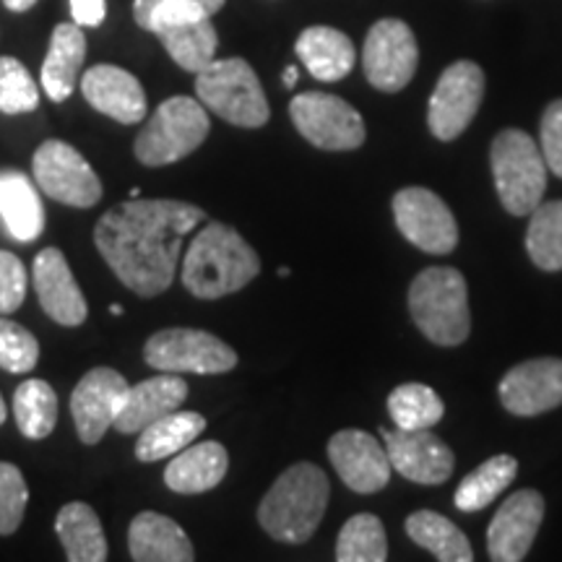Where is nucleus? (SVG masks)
Here are the masks:
<instances>
[{
    "mask_svg": "<svg viewBox=\"0 0 562 562\" xmlns=\"http://www.w3.org/2000/svg\"><path fill=\"white\" fill-rule=\"evenodd\" d=\"M206 211L175 199H133L112 206L97 222L94 245L112 273L138 297L170 290L188 232Z\"/></svg>",
    "mask_w": 562,
    "mask_h": 562,
    "instance_id": "obj_1",
    "label": "nucleus"
},
{
    "mask_svg": "<svg viewBox=\"0 0 562 562\" xmlns=\"http://www.w3.org/2000/svg\"><path fill=\"white\" fill-rule=\"evenodd\" d=\"M261 273V258L227 224L209 222L182 261V284L199 300H220L240 292Z\"/></svg>",
    "mask_w": 562,
    "mask_h": 562,
    "instance_id": "obj_2",
    "label": "nucleus"
},
{
    "mask_svg": "<svg viewBox=\"0 0 562 562\" xmlns=\"http://www.w3.org/2000/svg\"><path fill=\"white\" fill-rule=\"evenodd\" d=\"M328 476L315 463H294L273 482L266 497L258 505V524L269 537L284 544H302L318 531L326 516Z\"/></svg>",
    "mask_w": 562,
    "mask_h": 562,
    "instance_id": "obj_3",
    "label": "nucleus"
},
{
    "mask_svg": "<svg viewBox=\"0 0 562 562\" xmlns=\"http://www.w3.org/2000/svg\"><path fill=\"white\" fill-rule=\"evenodd\" d=\"M409 313L422 334L438 347H459L472 331L467 279L451 266H430L409 286Z\"/></svg>",
    "mask_w": 562,
    "mask_h": 562,
    "instance_id": "obj_4",
    "label": "nucleus"
},
{
    "mask_svg": "<svg viewBox=\"0 0 562 562\" xmlns=\"http://www.w3.org/2000/svg\"><path fill=\"white\" fill-rule=\"evenodd\" d=\"M492 178L497 199L513 216H529L547 191V161L526 131L505 128L492 140Z\"/></svg>",
    "mask_w": 562,
    "mask_h": 562,
    "instance_id": "obj_5",
    "label": "nucleus"
},
{
    "mask_svg": "<svg viewBox=\"0 0 562 562\" xmlns=\"http://www.w3.org/2000/svg\"><path fill=\"white\" fill-rule=\"evenodd\" d=\"M195 94L203 108L237 128H261L271 117L261 81L243 58L209 63L195 74Z\"/></svg>",
    "mask_w": 562,
    "mask_h": 562,
    "instance_id": "obj_6",
    "label": "nucleus"
},
{
    "mask_svg": "<svg viewBox=\"0 0 562 562\" xmlns=\"http://www.w3.org/2000/svg\"><path fill=\"white\" fill-rule=\"evenodd\" d=\"M211 121L206 108L193 97H170L154 110L138 133L136 159L146 167H165L193 154L206 140Z\"/></svg>",
    "mask_w": 562,
    "mask_h": 562,
    "instance_id": "obj_7",
    "label": "nucleus"
},
{
    "mask_svg": "<svg viewBox=\"0 0 562 562\" xmlns=\"http://www.w3.org/2000/svg\"><path fill=\"white\" fill-rule=\"evenodd\" d=\"M144 360L159 372L220 375L237 368V351L201 328H165L146 341Z\"/></svg>",
    "mask_w": 562,
    "mask_h": 562,
    "instance_id": "obj_8",
    "label": "nucleus"
},
{
    "mask_svg": "<svg viewBox=\"0 0 562 562\" xmlns=\"http://www.w3.org/2000/svg\"><path fill=\"white\" fill-rule=\"evenodd\" d=\"M290 115L300 136L323 151H355L368 138L362 115L326 91H305L290 102Z\"/></svg>",
    "mask_w": 562,
    "mask_h": 562,
    "instance_id": "obj_9",
    "label": "nucleus"
},
{
    "mask_svg": "<svg viewBox=\"0 0 562 562\" xmlns=\"http://www.w3.org/2000/svg\"><path fill=\"white\" fill-rule=\"evenodd\" d=\"M34 180L42 193L76 209H91L102 199V180L81 151L66 140H45L34 151Z\"/></svg>",
    "mask_w": 562,
    "mask_h": 562,
    "instance_id": "obj_10",
    "label": "nucleus"
},
{
    "mask_svg": "<svg viewBox=\"0 0 562 562\" xmlns=\"http://www.w3.org/2000/svg\"><path fill=\"white\" fill-rule=\"evenodd\" d=\"M417 66V40L402 19H381L370 26L362 47V68L372 87L385 94H396L409 87Z\"/></svg>",
    "mask_w": 562,
    "mask_h": 562,
    "instance_id": "obj_11",
    "label": "nucleus"
},
{
    "mask_svg": "<svg viewBox=\"0 0 562 562\" xmlns=\"http://www.w3.org/2000/svg\"><path fill=\"white\" fill-rule=\"evenodd\" d=\"M484 100V70L472 60L451 63L435 83L427 125L438 140H453L474 121Z\"/></svg>",
    "mask_w": 562,
    "mask_h": 562,
    "instance_id": "obj_12",
    "label": "nucleus"
},
{
    "mask_svg": "<svg viewBox=\"0 0 562 562\" xmlns=\"http://www.w3.org/2000/svg\"><path fill=\"white\" fill-rule=\"evenodd\" d=\"M393 220L412 245L430 256H448L459 245V224L438 193L427 188H404L393 195Z\"/></svg>",
    "mask_w": 562,
    "mask_h": 562,
    "instance_id": "obj_13",
    "label": "nucleus"
},
{
    "mask_svg": "<svg viewBox=\"0 0 562 562\" xmlns=\"http://www.w3.org/2000/svg\"><path fill=\"white\" fill-rule=\"evenodd\" d=\"M128 389V381L112 368H94L81 378L70 396V414L81 442L94 446L108 435L110 427H115Z\"/></svg>",
    "mask_w": 562,
    "mask_h": 562,
    "instance_id": "obj_14",
    "label": "nucleus"
},
{
    "mask_svg": "<svg viewBox=\"0 0 562 562\" xmlns=\"http://www.w3.org/2000/svg\"><path fill=\"white\" fill-rule=\"evenodd\" d=\"M501 402L516 417H537L562 404V360L539 357L510 368L503 375Z\"/></svg>",
    "mask_w": 562,
    "mask_h": 562,
    "instance_id": "obj_15",
    "label": "nucleus"
},
{
    "mask_svg": "<svg viewBox=\"0 0 562 562\" xmlns=\"http://www.w3.org/2000/svg\"><path fill=\"white\" fill-rule=\"evenodd\" d=\"M391 467L404 480L417 484H442L451 480L456 456L430 430H381Z\"/></svg>",
    "mask_w": 562,
    "mask_h": 562,
    "instance_id": "obj_16",
    "label": "nucleus"
},
{
    "mask_svg": "<svg viewBox=\"0 0 562 562\" xmlns=\"http://www.w3.org/2000/svg\"><path fill=\"white\" fill-rule=\"evenodd\" d=\"M328 459L349 490L360 495L381 492L391 482V461L385 446L364 430H341L328 440Z\"/></svg>",
    "mask_w": 562,
    "mask_h": 562,
    "instance_id": "obj_17",
    "label": "nucleus"
},
{
    "mask_svg": "<svg viewBox=\"0 0 562 562\" xmlns=\"http://www.w3.org/2000/svg\"><path fill=\"white\" fill-rule=\"evenodd\" d=\"M544 521V497L537 490L513 492L487 529V550L495 562H518L529 554Z\"/></svg>",
    "mask_w": 562,
    "mask_h": 562,
    "instance_id": "obj_18",
    "label": "nucleus"
},
{
    "mask_svg": "<svg viewBox=\"0 0 562 562\" xmlns=\"http://www.w3.org/2000/svg\"><path fill=\"white\" fill-rule=\"evenodd\" d=\"M34 290L42 311L60 326H81L87 321V300L58 248L40 250V256L34 258Z\"/></svg>",
    "mask_w": 562,
    "mask_h": 562,
    "instance_id": "obj_19",
    "label": "nucleus"
},
{
    "mask_svg": "<svg viewBox=\"0 0 562 562\" xmlns=\"http://www.w3.org/2000/svg\"><path fill=\"white\" fill-rule=\"evenodd\" d=\"M81 94L97 112L123 125L140 123L146 115L144 87L131 70L121 66L102 63L89 68L81 79Z\"/></svg>",
    "mask_w": 562,
    "mask_h": 562,
    "instance_id": "obj_20",
    "label": "nucleus"
},
{
    "mask_svg": "<svg viewBox=\"0 0 562 562\" xmlns=\"http://www.w3.org/2000/svg\"><path fill=\"white\" fill-rule=\"evenodd\" d=\"M188 398V385L178 372H161L149 381L131 385L121 414L115 419V430L123 435H138L151 422L180 409Z\"/></svg>",
    "mask_w": 562,
    "mask_h": 562,
    "instance_id": "obj_21",
    "label": "nucleus"
},
{
    "mask_svg": "<svg viewBox=\"0 0 562 562\" xmlns=\"http://www.w3.org/2000/svg\"><path fill=\"white\" fill-rule=\"evenodd\" d=\"M128 550L136 562H193L195 552L188 533L170 516L144 510L131 521Z\"/></svg>",
    "mask_w": 562,
    "mask_h": 562,
    "instance_id": "obj_22",
    "label": "nucleus"
},
{
    "mask_svg": "<svg viewBox=\"0 0 562 562\" xmlns=\"http://www.w3.org/2000/svg\"><path fill=\"white\" fill-rule=\"evenodd\" d=\"M229 469V453L222 442H191L175 453L165 472V484L180 495H201V492L214 490Z\"/></svg>",
    "mask_w": 562,
    "mask_h": 562,
    "instance_id": "obj_23",
    "label": "nucleus"
},
{
    "mask_svg": "<svg viewBox=\"0 0 562 562\" xmlns=\"http://www.w3.org/2000/svg\"><path fill=\"white\" fill-rule=\"evenodd\" d=\"M83 60H87V37L81 26L76 21L55 26L40 76L42 89L53 102H66L74 94Z\"/></svg>",
    "mask_w": 562,
    "mask_h": 562,
    "instance_id": "obj_24",
    "label": "nucleus"
},
{
    "mask_svg": "<svg viewBox=\"0 0 562 562\" xmlns=\"http://www.w3.org/2000/svg\"><path fill=\"white\" fill-rule=\"evenodd\" d=\"M294 53L302 66L311 70L313 79L334 83L355 68L357 53L347 34L334 26H307L294 42Z\"/></svg>",
    "mask_w": 562,
    "mask_h": 562,
    "instance_id": "obj_25",
    "label": "nucleus"
},
{
    "mask_svg": "<svg viewBox=\"0 0 562 562\" xmlns=\"http://www.w3.org/2000/svg\"><path fill=\"white\" fill-rule=\"evenodd\" d=\"M0 220L19 243L37 240L45 229V206L26 175L0 172Z\"/></svg>",
    "mask_w": 562,
    "mask_h": 562,
    "instance_id": "obj_26",
    "label": "nucleus"
},
{
    "mask_svg": "<svg viewBox=\"0 0 562 562\" xmlns=\"http://www.w3.org/2000/svg\"><path fill=\"white\" fill-rule=\"evenodd\" d=\"M63 550L70 562H104L108 560V539L97 513L87 503L63 505L55 518Z\"/></svg>",
    "mask_w": 562,
    "mask_h": 562,
    "instance_id": "obj_27",
    "label": "nucleus"
},
{
    "mask_svg": "<svg viewBox=\"0 0 562 562\" xmlns=\"http://www.w3.org/2000/svg\"><path fill=\"white\" fill-rule=\"evenodd\" d=\"M206 430V417L199 412H180L175 409L149 427L138 432L136 459L144 463L161 461L167 456L180 453L182 448L191 446L199 435Z\"/></svg>",
    "mask_w": 562,
    "mask_h": 562,
    "instance_id": "obj_28",
    "label": "nucleus"
},
{
    "mask_svg": "<svg viewBox=\"0 0 562 562\" xmlns=\"http://www.w3.org/2000/svg\"><path fill=\"white\" fill-rule=\"evenodd\" d=\"M159 37L170 58L178 63L182 70L199 74L216 60V47H220V34H216L211 19L201 21H186V24L161 26L154 32Z\"/></svg>",
    "mask_w": 562,
    "mask_h": 562,
    "instance_id": "obj_29",
    "label": "nucleus"
},
{
    "mask_svg": "<svg viewBox=\"0 0 562 562\" xmlns=\"http://www.w3.org/2000/svg\"><path fill=\"white\" fill-rule=\"evenodd\" d=\"M406 533L412 542L425 547L435 558L442 562H472L474 550L469 544L467 533H463L453 521L435 510H417L406 518Z\"/></svg>",
    "mask_w": 562,
    "mask_h": 562,
    "instance_id": "obj_30",
    "label": "nucleus"
},
{
    "mask_svg": "<svg viewBox=\"0 0 562 562\" xmlns=\"http://www.w3.org/2000/svg\"><path fill=\"white\" fill-rule=\"evenodd\" d=\"M518 474V461L513 459V456H492L480 467L474 469V472H469L463 476L459 490H456L453 495V503L456 508L463 510V513H474V510H482L487 508L501 497V492L505 487H510V482L516 480Z\"/></svg>",
    "mask_w": 562,
    "mask_h": 562,
    "instance_id": "obj_31",
    "label": "nucleus"
},
{
    "mask_svg": "<svg viewBox=\"0 0 562 562\" xmlns=\"http://www.w3.org/2000/svg\"><path fill=\"white\" fill-rule=\"evenodd\" d=\"M13 417L24 438L42 440L55 430L58 422V396L53 385L40 378L24 381L13 393Z\"/></svg>",
    "mask_w": 562,
    "mask_h": 562,
    "instance_id": "obj_32",
    "label": "nucleus"
},
{
    "mask_svg": "<svg viewBox=\"0 0 562 562\" xmlns=\"http://www.w3.org/2000/svg\"><path fill=\"white\" fill-rule=\"evenodd\" d=\"M526 250L542 271H562V201H542L531 211Z\"/></svg>",
    "mask_w": 562,
    "mask_h": 562,
    "instance_id": "obj_33",
    "label": "nucleus"
},
{
    "mask_svg": "<svg viewBox=\"0 0 562 562\" xmlns=\"http://www.w3.org/2000/svg\"><path fill=\"white\" fill-rule=\"evenodd\" d=\"M389 414L398 430H430L446 414L442 398L425 383L396 385L389 396Z\"/></svg>",
    "mask_w": 562,
    "mask_h": 562,
    "instance_id": "obj_34",
    "label": "nucleus"
},
{
    "mask_svg": "<svg viewBox=\"0 0 562 562\" xmlns=\"http://www.w3.org/2000/svg\"><path fill=\"white\" fill-rule=\"evenodd\" d=\"M339 562H383L389 560V537L385 526L372 513H357L341 526L336 542Z\"/></svg>",
    "mask_w": 562,
    "mask_h": 562,
    "instance_id": "obj_35",
    "label": "nucleus"
},
{
    "mask_svg": "<svg viewBox=\"0 0 562 562\" xmlns=\"http://www.w3.org/2000/svg\"><path fill=\"white\" fill-rule=\"evenodd\" d=\"M227 0H136L133 19L140 30L159 32L161 26L211 19Z\"/></svg>",
    "mask_w": 562,
    "mask_h": 562,
    "instance_id": "obj_36",
    "label": "nucleus"
},
{
    "mask_svg": "<svg viewBox=\"0 0 562 562\" xmlns=\"http://www.w3.org/2000/svg\"><path fill=\"white\" fill-rule=\"evenodd\" d=\"M40 108V87L26 66L16 58H0V112L21 115Z\"/></svg>",
    "mask_w": 562,
    "mask_h": 562,
    "instance_id": "obj_37",
    "label": "nucleus"
},
{
    "mask_svg": "<svg viewBox=\"0 0 562 562\" xmlns=\"http://www.w3.org/2000/svg\"><path fill=\"white\" fill-rule=\"evenodd\" d=\"M26 503H30V490L24 474L13 463L0 461V537L19 531Z\"/></svg>",
    "mask_w": 562,
    "mask_h": 562,
    "instance_id": "obj_38",
    "label": "nucleus"
},
{
    "mask_svg": "<svg viewBox=\"0 0 562 562\" xmlns=\"http://www.w3.org/2000/svg\"><path fill=\"white\" fill-rule=\"evenodd\" d=\"M40 360V344L32 331L16 321L0 318V368L9 372H30Z\"/></svg>",
    "mask_w": 562,
    "mask_h": 562,
    "instance_id": "obj_39",
    "label": "nucleus"
},
{
    "mask_svg": "<svg viewBox=\"0 0 562 562\" xmlns=\"http://www.w3.org/2000/svg\"><path fill=\"white\" fill-rule=\"evenodd\" d=\"M26 297V269L9 250H0V315L16 313Z\"/></svg>",
    "mask_w": 562,
    "mask_h": 562,
    "instance_id": "obj_40",
    "label": "nucleus"
},
{
    "mask_svg": "<svg viewBox=\"0 0 562 562\" xmlns=\"http://www.w3.org/2000/svg\"><path fill=\"white\" fill-rule=\"evenodd\" d=\"M539 133H542V154L547 170L562 180V100L547 104L542 123H539Z\"/></svg>",
    "mask_w": 562,
    "mask_h": 562,
    "instance_id": "obj_41",
    "label": "nucleus"
},
{
    "mask_svg": "<svg viewBox=\"0 0 562 562\" xmlns=\"http://www.w3.org/2000/svg\"><path fill=\"white\" fill-rule=\"evenodd\" d=\"M70 16L79 26H100L108 16L104 0H70Z\"/></svg>",
    "mask_w": 562,
    "mask_h": 562,
    "instance_id": "obj_42",
    "label": "nucleus"
},
{
    "mask_svg": "<svg viewBox=\"0 0 562 562\" xmlns=\"http://www.w3.org/2000/svg\"><path fill=\"white\" fill-rule=\"evenodd\" d=\"M34 3H37V0H3L5 9L13 11V13H24V11H30Z\"/></svg>",
    "mask_w": 562,
    "mask_h": 562,
    "instance_id": "obj_43",
    "label": "nucleus"
},
{
    "mask_svg": "<svg viewBox=\"0 0 562 562\" xmlns=\"http://www.w3.org/2000/svg\"><path fill=\"white\" fill-rule=\"evenodd\" d=\"M297 79H300V76H297V68H294V66H286V68H284V76H281V81H284V87H286V89H292L294 83H297Z\"/></svg>",
    "mask_w": 562,
    "mask_h": 562,
    "instance_id": "obj_44",
    "label": "nucleus"
},
{
    "mask_svg": "<svg viewBox=\"0 0 562 562\" xmlns=\"http://www.w3.org/2000/svg\"><path fill=\"white\" fill-rule=\"evenodd\" d=\"M5 417H9V406H5V402H3V396H0V425H3V422H5Z\"/></svg>",
    "mask_w": 562,
    "mask_h": 562,
    "instance_id": "obj_45",
    "label": "nucleus"
},
{
    "mask_svg": "<svg viewBox=\"0 0 562 562\" xmlns=\"http://www.w3.org/2000/svg\"><path fill=\"white\" fill-rule=\"evenodd\" d=\"M110 313H112V315H123L125 311H123L121 305H110Z\"/></svg>",
    "mask_w": 562,
    "mask_h": 562,
    "instance_id": "obj_46",
    "label": "nucleus"
}]
</instances>
